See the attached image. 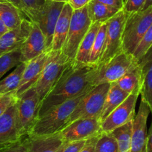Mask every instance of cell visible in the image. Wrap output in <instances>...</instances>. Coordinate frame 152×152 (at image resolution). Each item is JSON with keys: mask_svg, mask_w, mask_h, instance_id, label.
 Instances as JSON below:
<instances>
[{"mask_svg": "<svg viewBox=\"0 0 152 152\" xmlns=\"http://www.w3.org/2000/svg\"><path fill=\"white\" fill-rule=\"evenodd\" d=\"M98 72V66L83 64L76 59L71 60L40 105L39 117L52 107L79 96L94 86V82Z\"/></svg>", "mask_w": 152, "mask_h": 152, "instance_id": "obj_1", "label": "cell"}, {"mask_svg": "<svg viewBox=\"0 0 152 152\" xmlns=\"http://www.w3.org/2000/svg\"><path fill=\"white\" fill-rule=\"evenodd\" d=\"M120 10V9L111 7L95 0H92L88 4V13L92 23L106 22Z\"/></svg>", "mask_w": 152, "mask_h": 152, "instance_id": "obj_25", "label": "cell"}, {"mask_svg": "<svg viewBox=\"0 0 152 152\" xmlns=\"http://www.w3.org/2000/svg\"><path fill=\"white\" fill-rule=\"evenodd\" d=\"M18 98L15 92L0 96V116L2 115L11 105L16 103Z\"/></svg>", "mask_w": 152, "mask_h": 152, "instance_id": "obj_33", "label": "cell"}, {"mask_svg": "<svg viewBox=\"0 0 152 152\" xmlns=\"http://www.w3.org/2000/svg\"><path fill=\"white\" fill-rule=\"evenodd\" d=\"M107 31V23L104 22L102 24L99 31L97 33L94 43L93 48L90 56V61L89 64L91 65L98 66L99 60L102 56V51H103L104 45H105V37H106Z\"/></svg>", "mask_w": 152, "mask_h": 152, "instance_id": "obj_28", "label": "cell"}, {"mask_svg": "<svg viewBox=\"0 0 152 152\" xmlns=\"http://www.w3.org/2000/svg\"><path fill=\"white\" fill-rule=\"evenodd\" d=\"M134 120L111 132L118 143V152H130Z\"/></svg>", "mask_w": 152, "mask_h": 152, "instance_id": "obj_27", "label": "cell"}, {"mask_svg": "<svg viewBox=\"0 0 152 152\" xmlns=\"http://www.w3.org/2000/svg\"><path fill=\"white\" fill-rule=\"evenodd\" d=\"M71 61V59L62 53V50L50 51L41 77L34 86L39 99L40 105L58 81L65 67Z\"/></svg>", "mask_w": 152, "mask_h": 152, "instance_id": "obj_6", "label": "cell"}, {"mask_svg": "<svg viewBox=\"0 0 152 152\" xmlns=\"http://www.w3.org/2000/svg\"><path fill=\"white\" fill-rule=\"evenodd\" d=\"M99 118L78 119L64 128L59 133L67 142L88 140L102 133Z\"/></svg>", "mask_w": 152, "mask_h": 152, "instance_id": "obj_10", "label": "cell"}, {"mask_svg": "<svg viewBox=\"0 0 152 152\" xmlns=\"http://www.w3.org/2000/svg\"><path fill=\"white\" fill-rule=\"evenodd\" d=\"M111 84L106 83L97 85L86 94L70 116L65 127L78 119L99 118Z\"/></svg>", "mask_w": 152, "mask_h": 152, "instance_id": "obj_4", "label": "cell"}, {"mask_svg": "<svg viewBox=\"0 0 152 152\" xmlns=\"http://www.w3.org/2000/svg\"><path fill=\"white\" fill-rule=\"evenodd\" d=\"M150 113L148 105L141 99L139 110L134 119L130 152H147V120Z\"/></svg>", "mask_w": 152, "mask_h": 152, "instance_id": "obj_13", "label": "cell"}, {"mask_svg": "<svg viewBox=\"0 0 152 152\" xmlns=\"http://www.w3.org/2000/svg\"><path fill=\"white\" fill-rule=\"evenodd\" d=\"M91 24L88 13V6L73 11L69 31L62 48V53L71 60L75 59L79 46Z\"/></svg>", "mask_w": 152, "mask_h": 152, "instance_id": "obj_7", "label": "cell"}, {"mask_svg": "<svg viewBox=\"0 0 152 152\" xmlns=\"http://www.w3.org/2000/svg\"><path fill=\"white\" fill-rule=\"evenodd\" d=\"M99 136V135H98V136L93 137L90 139H88L85 146L80 152H94L95 145H96V141H97Z\"/></svg>", "mask_w": 152, "mask_h": 152, "instance_id": "obj_37", "label": "cell"}, {"mask_svg": "<svg viewBox=\"0 0 152 152\" xmlns=\"http://www.w3.org/2000/svg\"><path fill=\"white\" fill-rule=\"evenodd\" d=\"M0 1H7V2L11 3L12 4H13V5L16 6V7H17V8L19 9V10H20V11L22 12L24 15H25V17L27 18L26 15H25V11H24L23 5H22V1H21V0H0Z\"/></svg>", "mask_w": 152, "mask_h": 152, "instance_id": "obj_40", "label": "cell"}, {"mask_svg": "<svg viewBox=\"0 0 152 152\" xmlns=\"http://www.w3.org/2000/svg\"><path fill=\"white\" fill-rule=\"evenodd\" d=\"M94 152H118V143L111 132H102L99 134Z\"/></svg>", "mask_w": 152, "mask_h": 152, "instance_id": "obj_30", "label": "cell"}, {"mask_svg": "<svg viewBox=\"0 0 152 152\" xmlns=\"http://www.w3.org/2000/svg\"><path fill=\"white\" fill-rule=\"evenodd\" d=\"M117 86L129 94H139L142 88V71L140 64L115 82Z\"/></svg>", "mask_w": 152, "mask_h": 152, "instance_id": "obj_22", "label": "cell"}, {"mask_svg": "<svg viewBox=\"0 0 152 152\" xmlns=\"http://www.w3.org/2000/svg\"><path fill=\"white\" fill-rule=\"evenodd\" d=\"M139 64L142 71L141 99L146 102L152 114V46Z\"/></svg>", "mask_w": 152, "mask_h": 152, "instance_id": "obj_20", "label": "cell"}, {"mask_svg": "<svg viewBox=\"0 0 152 152\" xmlns=\"http://www.w3.org/2000/svg\"><path fill=\"white\" fill-rule=\"evenodd\" d=\"M151 6H152V0H145V6H144L143 10L151 7Z\"/></svg>", "mask_w": 152, "mask_h": 152, "instance_id": "obj_43", "label": "cell"}, {"mask_svg": "<svg viewBox=\"0 0 152 152\" xmlns=\"http://www.w3.org/2000/svg\"><path fill=\"white\" fill-rule=\"evenodd\" d=\"M33 22L25 19L19 26L10 30L0 38V56L19 49L28 38L32 28Z\"/></svg>", "mask_w": 152, "mask_h": 152, "instance_id": "obj_17", "label": "cell"}, {"mask_svg": "<svg viewBox=\"0 0 152 152\" xmlns=\"http://www.w3.org/2000/svg\"><path fill=\"white\" fill-rule=\"evenodd\" d=\"M95 86H91L79 96L68 99L48 110L38 117L28 136L53 134L62 131L80 100Z\"/></svg>", "mask_w": 152, "mask_h": 152, "instance_id": "obj_2", "label": "cell"}, {"mask_svg": "<svg viewBox=\"0 0 152 152\" xmlns=\"http://www.w3.org/2000/svg\"><path fill=\"white\" fill-rule=\"evenodd\" d=\"M129 95L130 94L120 89L115 83H111L99 117L101 122L105 120L120 104L123 103Z\"/></svg>", "mask_w": 152, "mask_h": 152, "instance_id": "obj_23", "label": "cell"}, {"mask_svg": "<svg viewBox=\"0 0 152 152\" xmlns=\"http://www.w3.org/2000/svg\"><path fill=\"white\" fill-rule=\"evenodd\" d=\"M0 19L9 30L14 29L22 24L25 15L11 3L0 1Z\"/></svg>", "mask_w": 152, "mask_h": 152, "instance_id": "obj_24", "label": "cell"}, {"mask_svg": "<svg viewBox=\"0 0 152 152\" xmlns=\"http://www.w3.org/2000/svg\"><path fill=\"white\" fill-rule=\"evenodd\" d=\"M9 31H10V30L7 28V27L4 25V22H3L2 21H1V19H0V38Z\"/></svg>", "mask_w": 152, "mask_h": 152, "instance_id": "obj_42", "label": "cell"}, {"mask_svg": "<svg viewBox=\"0 0 152 152\" xmlns=\"http://www.w3.org/2000/svg\"><path fill=\"white\" fill-rule=\"evenodd\" d=\"M147 152H152V122L147 137Z\"/></svg>", "mask_w": 152, "mask_h": 152, "instance_id": "obj_41", "label": "cell"}, {"mask_svg": "<svg viewBox=\"0 0 152 152\" xmlns=\"http://www.w3.org/2000/svg\"><path fill=\"white\" fill-rule=\"evenodd\" d=\"M151 24L152 6L129 15L123 34V51L133 55Z\"/></svg>", "mask_w": 152, "mask_h": 152, "instance_id": "obj_3", "label": "cell"}, {"mask_svg": "<svg viewBox=\"0 0 152 152\" xmlns=\"http://www.w3.org/2000/svg\"><path fill=\"white\" fill-rule=\"evenodd\" d=\"M49 1H57V2H65V3H68V0H49Z\"/></svg>", "mask_w": 152, "mask_h": 152, "instance_id": "obj_44", "label": "cell"}, {"mask_svg": "<svg viewBox=\"0 0 152 152\" xmlns=\"http://www.w3.org/2000/svg\"><path fill=\"white\" fill-rule=\"evenodd\" d=\"M138 64L139 62L134 55L122 51L106 65L99 67V72L94 85L97 86L102 83H115Z\"/></svg>", "mask_w": 152, "mask_h": 152, "instance_id": "obj_9", "label": "cell"}, {"mask_svg": "<svg viewBox=\"0 0 152 152\" xmlns=\"http://www.w3.org/2000/svg\"><path fill=\"white\" fill-rule=\"evenodd\" d=\"M39 99L35 87L30 88L18 98L17 126L22 138L28 136L39 117Z\"/></svg>", "mask_w": 152, "mask_h": 152, "instance_id": "obj_8", "label": "cell"}, {"mask_svg": "<svg viewBox=\"0 0 152 152\" xmlns=\"http://www.w3.org/2000/svg\"><path fill=\"white\" fill-rule=\"evenodd\" d=\"M73 11L74 10L71 5L65 3L55 27L51 50H62L69 31Z\"/></svg>", "mask_w": 152, "mask_h": 152, "instance_id": "obj_19", "label": "cell"}, {"mask_svg": "<svg viewBox=\"0 0 152 152\" xmlns=\"http://www.w3.org/2000/svg\"><path fill=\"white\" fill-rule=\"evenodd\" d=\"M87 140L68 142L62 152H80L85 146Z\"/></svg>", "mask_w": 152, "mask_h": 152, "instance_id": "obj_36", "label": "cell"}, {"mask_svg": "<svg viewBox=\"0 0 152 152\" xmlns=\"http://www.w3.org/2000/svg\"><path fill=\"white\" fill-rule=\"evenodd\" d=\"M28 152H62L68 142L59 132L53 134L25 137Z\"/></svg>", "mask_w": 152, "mask_h": 152, "instance_id": "obj_16", "label": "cell"}, {"mask_svg": "<svg viewBox=\"0 0 152 152\" xmlns=\"http://www.w3.org/2000/svg\"><path fill=\"white\" fill-rule=\"evenodd\" d=\"M145 0H124L123 10L129 15L142 10Z\"/></svg>", "mask_w": 152, "mask_h": 152, "instance_id": "obj_34", "label": "cell"}, {"mask_svg": "<svg viewBox=\"0 0 152 152\" xmlns=\"http://www.w3.org/2000/svg\"><path fill=\"white\" fill-rule=\"evenodd\" d=\"M20 49L22 62H29L45 50H47L45 36L38 24L33 22L31 33Z\"/></svg>", "mask_w": 152, "mask_h": 152, "instance_id": "obj_18", "label": "cell"}, {"mask_svg": "<svg viewBox=\"0 0 152 152\" xmlns=\"http://www.w3.org/2000/svg\"><path fill=\"white\" fill-rule=\"evenodd\" d=\"M129 16V13L122 9L106 22V37L98 67L106 65L116 55L123 51V34Z\"/></svg>", "mask_w": 152, "mask_h": 152, "instance_id": "obj_5", "label": "cell"}, {"mask_svg": "<svg viewBox=\"0 0 152 152\" xmlns=\"http://www.w3.org/2000/svg\"><path fill=\"white\" fill-rule=\"evenodd\" d=\"M50 51L51 50H45L39 56L27 62L19 87L15 91V94L18 97L26 91L36 86L47 63Z\"/></svg>", "mask_w": 152, "mask_h": 152, "instance_id": "obj_15", "label": "cell"}, {"mask_svg": "<svg viewBox=\"0 0 152 152\" xmlns=\"http://www.w3.org/2000/svg\"><path fill=\"white\" fill-rule=\"evenodd\" d=\"M24 11L30 21L37 23L46 0H21Z\"/></svg>", "mask_w": 152, "mask_h": 152, "instance_id": "obj_31", "label": "cell"}, {"mask_svg": "<svg viewBox=\"0 0 152 152\" xmlns=\"http://www.w3.org/2000/svg\"><path fill=\"white\" fill-rule=\"evenodd\" d=\"M16 115L17 106L15 103L0 116V150L23 139L18 129Z\"/></svg>", "mask_w": 152, "mask_h": 152, "instance_id": "obj_14", "label": "cell"}, {"mask_svg": "<svg viewBox=\"0 0 152 152\" xmlns=\"http://www.w3.org/2000/svg\"><path fill=\"white\" fill-rule=\"evenodd\" d=\"M91 1L92 0H68V3L74 10L86 7Z\"/></svg>", "mask_w": 152, "mask_h": 152, "instance_id": "obj_38", "label": "cell"}, {"mask_svg": "<svg viewBox=\"0 0 152 152\" xmlns=\"http://www.w3.org/2000/svg\"><path fill=\"white\" fill-rule=\"evenodd\" d=\"M139 94H131L126 100L114 110L101 123L102 132H111L132 121L135 117V107Z\"/></svg>", "mask_w": 152, "mask_h": 152, "instance_id": "obj_11", "label": "cell"}, {"mask_svg": "<svg viewBox=\"0 0 152 152\" xmlns=\"http://www.w3.org/2000/svg\"><path fill=\"white\" fill-rule=\"evenodd\" d=\"M152 46V24L134 53V56L139 62Z\"/></svg>", "mask_w": 152, "mask_h": 152, "instance_id": "obj_32", "label": "cell"}, {"mask_svg": "<svg viewBox=\"0 0 152 152\" xmlns=\"http://www.w3.org/2000/svg\"><path fill=\"white\" fill-rule=\"evenodd\" d=\"M65 4V2L46 0L44 7L39 17L38 22H37L44 34L47 50H51L55 27Z\"/></svg>", "mask_w": 152, "mask_h": 152, "instance_id": "obj_12", "label": "cell"}, {"mask_svg": "<svg viewBox=\"0 0 152 152\" xmlns=\"http://www.w3.org/2000/svg\"><path fill=\"white\" fill-rule=\"evenodd\" d=\"M0 152H28V147H27L25 138L24 137L22 140L10 146L2 148L0 150Z\"/></svg>", "mask_w": 152, "mask_h": 152, "instance_id": "obj_35", "label": "cell"}, {"mask_svg": "<svg viewBox=\"0 0 152 152\" xmlns=\"http://www.w3.org/2000/svg\"><path fill=\"white\" fill-rule=\"evenodd\" d=\"M27 62H22L8 76L0 80V96L15 92L22 80Z\"/></svg>", "mask_w": 152, "mask_h": 152, "instance_id": "obj_26", "label": "cell"}, {"mask_svg": "<svg viewBox=\"0 0 152 152\" xmlns=\"http://www.w3.org/2000/svg\"><path fill=\"white\" fill-rule=\"evenodd\" d=\"M102 24L101 22H94L91 24L88 31L86 34L79 46L77 56L75 58L76 60L83 64L90 65L89 61H90L91 53L93 48L95 39Z\"/></svg>", "mask_w": 152, "mask_h": 152, "instance_id": "obj_21", "label": "cell"}, {"mask_svg": "<svg viewBox=\"0 0 152 152\" xmlns=\"http://www.w3.org/2000/svg\"><path fill=\"white\" fill-rule=\"evenodd\" d=\"M22 62V53L20 48L1 55L0 56V79L7 71Z\"/></svg>", "mask_w": 152, "mask_h": 152, "instance_id": "obj_29", "label": "cell"}, {"mask_svg": "<svg viewBox=\"0 0 152 152\" xmlns=\"http://www.w3.org/2000/svg\"><path fill=\"white\" fill-rule=\"evenodd\" d=\"M95 1H99L111 7L120 9V10L123 9V4H124V0H95Z\"/></svg>", "mask_w": 152, "mask_h": 152, "instance_id": "obj_39", "label": "cell"}]
</instances>
